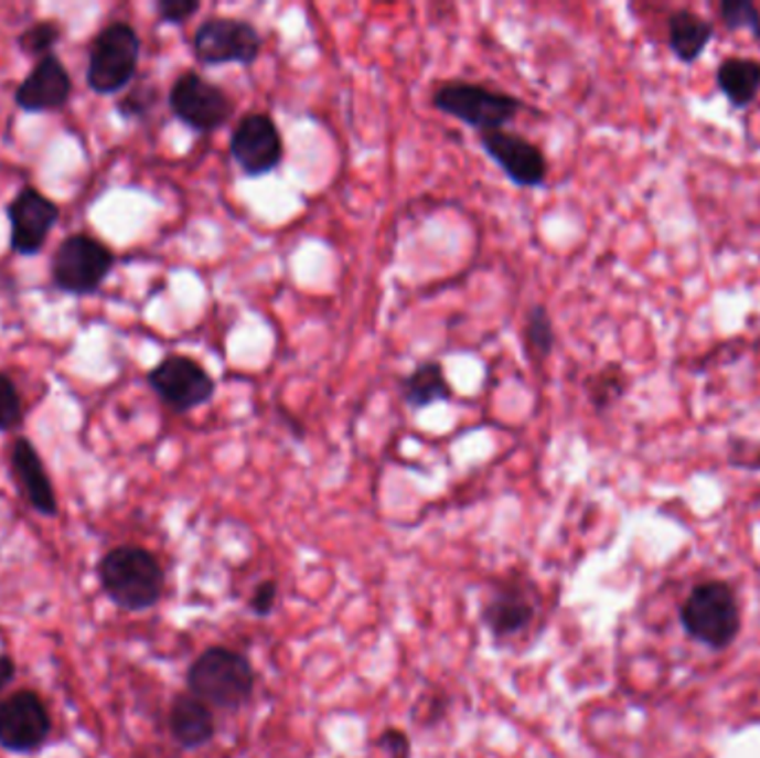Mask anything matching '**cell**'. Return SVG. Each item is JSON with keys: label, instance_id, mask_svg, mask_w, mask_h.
<instances>
[{"label": "cell", "instance_id": "cell-1", "mask_svg": "<svg viewBox=\"0 0 760 758\" xmlns=\"http://www.w3.org/2000/svg\"><path fill=\"white\" fill-rule=\"evenodd\" d=\"M96 574L105 596L125 612L157 608L165 589V574L159 558L138 545L109 549L98 561Z\"/></svg>", "mask_w": 760, "mask_h": 758}, {"label": "cell", "instance_id": "cell-2", "mask_svg": "<svg viewBox=\"0 0 760 758\" xmlns=\"http://www.w3.org/2000/svg\"><path fill=\"white\" fill-rule=\"evenodd\" d=\"M431 107L479 134L507 129L525 111V103L518 96L470 81L440 83L431 92Z\"/></svg>", "mask_w": 760, "mask_h": 758}, {"label": "cell", "instance_id": "cell-3", "mask_svg": "<svg viewBox=\"0 0 760 758\" xmlns=\"http://www.w3.org/2000/svg\"><path fill=\"white\" fill-rule=\"evenodd\" d=\"M142 41L127 21H114L98 30L89 43L85 83L96 96H116L136 81Z\"/></svg>", "mask_w": 760, "mask_h": 758}, {"label": "cell", "instance_id": "cell-4", "mask_svg": "<svg viewBox=\"0 0 760 758\" xmlns=\"http://www.w3.org/2000/svg\"><path fill=\"white\" fill-rule=\"evenodd\" d=\"M256 672L240 654L223 645L207 648L188 670V687L192 696L205 705L236 709L254 694Z\"/></svg>", "mask_w": 760, "mask_h": 758}, {"label": "cell", "instance_id": "cell-5", "mask_svg": "<svg viewBox=\"0 0 760 758\" xmlns=\"http://www.w3.org/2000/svg\"><path fill=\"white\" fill-rule=\"evenodd\" d=\"M114 249L100 238L76 232L65 236L52 254L50 274L58 291L85 298L100 291L116 267Z\"/></svg>", "mask_w": 760, "mask_h": 758}, {"label": "cell", "instance_id": "cell-6", "mask_svg": "<svg viewBox=\"0 0 760 758\" xmlns=\"http://www.w3.org/2000/svg\"><path fill=\"white\" fill-rule=\"evenodd\" d=\"M685 632L705 648L725 650L740 632V608L734 589L722 580H707L692 589L681 608Z\"/></svg>", "mask_w": 760, "mask_h": 758}, {"label": "cell", "instance_id": "cell-7", "mask_svg": "<svg viewBox=\"0 0 760 758\" xmlns=\"http://www.w3.org/2000/svg\"><path fill=\"white\" fill-rule=\"evenodd\" d=\"M192 52L205 67H249L260 58L263 36L258 28L245 19L210 17L196 28L192 36Z\"/></svg>", "mask_w": 760, "mask_h": 758}, {"label": "cell", "instance_id": "cell-8", "mask_svg": "<svg viewBox=\"0 0 760 758\" xmlns=\"http://www.w3.org/2000/svg\"><path fill=\"white\" fill-rule=\"evenodd\" d=\"M168 105L174 118L196 134H214L234 116L232 96L203 74L188 70L170 87Z\"/></svg>", "mask_w": 760, "mask_h": 758}, {"label": "cell", "instance_id": "cell-9", "mask_svg": "<svg viewBox=\"0 0 760 758\" xmlns=\"http://www.w3.org/2000/svg\"><path fill=\"white\" fill-rule=\"evenodd\" d=\"M149 389L176 414L207 405L216 394L214 376L188 354H168L144 376Z\"/></svg>", "mask_w": 760, "mask_h": 758}, {"label": "cell", "instance_id": "cell-10", "mask_svg": "<svg viewBox=\"0 0 760 758\" xmlns=\"http://www.w3.org/2000/svg\"><path fill=\"white\" fill-rule=\"evenodd\" d=\"M229 154L249 179H263L280 168L285 157L282 134L265 111L245 114L232 131Z\"/></svg>", "mask_w": 760, "mask_h": 758}, {"label": "cell", "instance_id": "cell-11", "mask_svg": "<svg viewBox=\"0 0 760 758\" xmlns=\"http://www.w3.org/2000/svg\"><path fill=\"white\" fill-rule=\"evenodd\" d=\"M10 249L17 256H39L61 221V207L36 185H23L6 207Z\"/></svg>", "mask_w": 760, "mask_h": 758}, {"label": "cell", "instance_id": "cell-12", "mask_svg": "<svg viewBox=\"0 0 760 758\" xmlns=\"http://www.w3.org/2000/svg\"><path fill=\"white\" fill-rule=\"evenodd\" d=\"M52 734V716L43 698L21 690L0 703V747L10 754H34Z\"/></svg>", "mask_w": 760, "mask_h": 758}, {"label": "cell", "instance_id": "cell-13", "mask_svg": "<svg viewBox=\"0 0 760 758\" xmlns=\"http://www.w3.org/2000/svg\"><path fill=\"white\" fill-rule=\"evenodd\" d=\"M481 145L488 157L505 172V177L525 190L543 188L549 174L547 159L543 149L525 138L523 134L510 129H496L481 134Z\"/></svg>", "mask_w": 760, "mask_h": 758}, {"label": "cell", "instance_id": "cell-14", "mask_svg": "<svg viewBox=\"0 0 760 758\" xmlns=\"http://www.w3.org/2000/svg\"><path fill=\"white\" fill-rule=\"evenodd\" d=\"M74 92V81L58 54H47L34 63L14 92V105L25 114L61 111Z\"/></svg>", "mask_w": 760, "mask_h": 758}, {"label": "cell", "instance_id": "cell-15", "mask_svg": "<svg viewBox=\"0 0 760 758\" xmlns=\"http://www.w3.org/2000/svg\"><path fill=\"white\" fill-rule=\"evenodd\" d=\"M10 470L23 499L36 514L45 519L58 516V499L54 483L47 474L41 451L28 436L14 438L10 447Z\"/></svg>", "mask_w": 760, "mask_h": 758}, {"label": "cell", "instance_id": "cell-16", "mask_svg": "<svg viewBox=\"0 0 760 758\" xmlns=\"http://www.w3.org/2000/svg\"><path fill=\"white\" fill-rule=\"evenodd\" d=\"M170 734L185 749H199L214 738L216 725L210 705L192 694H181L170 707Z\"/></svg>", "mask_w": 760, "mask_h": 758}, {"label": "cell", "instance_id": "cell-17", "mask_svg": "<svg viewBox=\"0 0 760 758\" xmlns=\"http://www.w3.org/2000/svg\"><path fill=\"white\" fill-rule=\"evenodd\" d=\"M711 39L714 25L692 10H678L667 19V45L681 63L698 61Z\"/></svg>", "mask_w": 760, "mask_h": 758}, {"label": "cell", "instance_id": "cell-18", "mask_svg": "<svg viewBox=\"0 0 760 758\" xmlns=\"http://www.w3.org/2000/svg\"><path fill=\"white\" fill-rule=\"evenodd\" d=\"M400 396L405 405L420 412L429 405L449 401L453 396V389L447 381L445 367L438 361H425L400 381Z\"/></svg>", "mask_w": 760, "mask_h": 758}, {"label": "cell", "instance_id": "cell-19", "mask_svg": "<svg viewBox=\"0 0 760 758\" xmlns=\"http://www.w3.org/2000/svg\"><path fill=\"white\" fill-rule=\"evenodd\" d=\"M716 85L731 107H749L760 94V63L753 58H727L716 70Z\"/></svg>", "mask_w": 760, "mask_h": 758}, {"label": "cell", "instance_id": "cell-20", "mask_svg": "<svg viewBox=\"0 0 760 758\" xmlns=\"http://www.w3.org/2000/svg\"><path fill=\"white\" fill-rule=\"evenodd\" d=\"M532 617H534L532 605L518 594H501L485 608V623L499 637H507V634H516L525 630Z\"/></svg>", "mask_w": 760, "mask_h": 758}, {"label": "cell", "instance_id": "cell-21", "mask_svg": "<svg viewBox=\"0 0 760 758\" xmlns=\"http://www.w3.org/2000/svg\"><path fill=\"white\" fill-rule=\"evenodd\" d=\"M585 387H587V396H589V403L593 405V409L607 412L628 394L630 376L621 365L607 363L602 370H598L589 376Z\"/></svg>", "mask_w": 760, "mask_h": 758}, {"label": "cell", "instance_id": "cell-22", "mask_svg": "<svg viewBox=\"0 0 760 758\" xmlns=\"http://www.w3.org/2000/svg\"><path fill=\"white\" fill-rule=\"evenodd\" d=\"M63 34H65V30L58 21H54V19L36 21L17 36V47L23 56L41 61L43 56L54 54L56 45L63 41Z\"/></svg>", "mask_w": 760, "mask_h": 758}, {"label": "cell", "instance_id": "cell-23", "mask_svg": "<svg viewBox=\"0 0 760 758\" xmlns=\"http://www.w3.org/2000/svg\"><path fill=\"white\" fill-rule=\"evenodd\" d=\"M523 343H525L529 356H538V359H547L556 348L554 321H552L547 308L540 306V302L527 312Z\"/></svg>", "mask_w": 760, "mask_h": 758}, {"label": "cell", "instance_id": "cell-24", "mask_svg": "<svg viewBox=\"0 0 760 758\" xmlns=\"http://www.w3.org/2000/svg\"><path fill=\"white\" fill-rule=\"evenodd\" d=\"M25 425V403L14 378L0 370V434H14Z\"/></svg>", "mask_w": 760, "mask_h": 758}, {"label": "cell", "instance_id": "cell-25", "mask_svg": "<svg viewBox=\"0 0 760 758\" xmlns=\"http://www.w3.org/2000/svg\"><path fill=\"white\" fill-rule=\"evenodd\" d=\"M161 94L157 85L136 83L116 100V111L125 120H142L159 105Z\"/></svg>", "mask_w": 760, "mask_h": 758}, {"label": "cell", "instance_id": "cell-26", "mask_svg": "<svg viewBox=\"0 0 760 758\" xmlns=\"http://www.w3.org/2000/svg\"><path fill=\"white\" fill-rule=\"evenodd\" d=\"M718 19L729 32H751L760 41V12L751 0H722L718 6Z\"/></svg>", "mask_w": 760, "mask_h": 758}, {"label": "cell", "instance_id": "cell-27", "mask_svg": "<svg viewBox=\"0 0 760 758\" xmlns=\"http://www.w3.org/2000/svg\"><path fill=\"white\" fill-rule=\"evenodd\" d=\"M201 8L203 6L199 0H159L154 6L159 21L172 28H181L188 21H192L201 12Z\"/></svg>", "mask_w": 760, "mask_h": 758}, {"label": "cell", "instance_id": "cell-28", "mask_svg": "<svg viewBox=\"0 0 760 758\" xmlns=\"http://www.w3.org/2000/svg\"><path fill=\"white\" fill-rule=\"evenodd\" d=\"M378 747L389 756V758H409L411 756V745L405 732L400 729H387L378 736Z\"/></svg>", "mask_w": 760, "mask_h": 758}, {"label": "cell", "instance_id": "cell-29", "mask_svg": "<svg viewBox=\"0 0 760 758\" xmlns=\"http://www.w3.org/2000/svg\"><path fill=\"white\" fill-rule=\"evenodd\" d=\"M276 596H278V585H276V580H265V583H260V585L254 589L251 600H249V608H251L258 617H267V615L274 610Z\"/></svg>", "mask_w": 760, "mask_h": 758}, {"label": "cell", "instance_id": "cell-30", "mask_svg": "<svg viewBox=\"0 0 760 758\" xmlns=\"http://www.w3.org/2000/svg\"><path fill=\"white\" fill-rule=\"evenodd\" d=\"M14 676H17V663L12 656L3 654L0 656V694L6 692V687L14 681Z\"/></svg>", "mask_w": 760, "mask_h": 758}]
</instances>
